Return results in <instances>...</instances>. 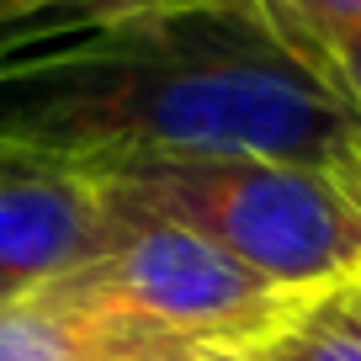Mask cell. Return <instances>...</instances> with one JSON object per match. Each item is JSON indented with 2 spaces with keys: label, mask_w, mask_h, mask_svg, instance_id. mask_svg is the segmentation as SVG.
Returning <instances> with one entry per match:
<instances>
[{
  "label": "cell",
  "mask_w": 361,
  "mask_h": 361,
  "mask_svg": "<svg viewBox=\"0 0 361 361\" xmlns=\"http://www.w3.org/2000/svg\"><path fill=\"white\" fill-rule=\"evenodd\" d=\"M0 149L64 165L128 154H266L361 197V117L245 0H154L0 59Z\"/></svg>",
  "instance_id": "obj_1"
},
{
  "label": "cell",
  "mask_w": 361,
  "mask_h": 361,
  "mask_svg": "<svg viewBox=\"0 0 361 361\" xmlns=\"http://www.w3.org/2000/svg\"><path fill=\"white\" fill-rule=\"evenodd\" d=\"M112 202L170 218L298 298L361 282V197L266 154H128L80 165Z\"/></svg>",
  "instance_id": "obj_2"
},
{
  "label": "cell",
  "mask_w": 361,
  "mask_h": 361,
  "mask_svg": "<svg viewBox=\"0 0 361 361\" xmlns=\"http://www.w3.org/2000/svg\"><path fill=\"white\" fill-rule=\"evenodd\" d=\"M80 271L128 314L202 350L266 345L308 303L239 266L213 239L123 202H112V245Z\"/></svg>",
  "instance_id": "obj_3"
},
{
  "label": "cell",
  "mask_w": 361,
  "mask_h": 361,
  "mask_svg": "<svg viewBox=\"0 0 361 361\" xmlns=\"http://www.w3.org/2000/svg\"><path fill=\"white\" fill-rule=\"evenodd\" d=\"M112 245V202L80 165L0 149V287L27 293Z\"/></svg>",
  "instance_id": "obj_4"
},
{
  "label": "cell",
  "mask_w": 361,
  "mask_h": 361,
  "mask_svg": "<svg viewBox=\"0 0 361 361\" xmlns=\"http://www.w3.org/2000/svg\"><path fill=\"white\" fill-rule=\"evenodd\" d=\"M197 350L96 293L85 271L0 303V361H180Z\"/></svg>",
  "instance_id": "obj_5"
},
{
  "label": "cell",
  "mask_w": 361,
  "mask_h": 361,
  "mask_svg": "<svg viewBox=\"0 0 361 361\" xmlns=\"http://www.w3.org/2000/svg\"><path fill=\"white\" fill-rule=\"evenodd\" d=\"M260 361H361V282L314 293L260 345Z\"/></svg>",
  "instance_id": "obj_6"
},
{
  "label": "cell",
  "mask_w": 361,
  "mask_h": 361,
  "mask_svg": "<svg viewBox=\"0 0 361 361\" xmlns=\"http://www.w3.org/2000/svg\"><path fill=\"white\" fill-rule=\"evenodd\" d=\"M245 6L324 85H329V64H335L340 43L361 27V0H245Z\"/></svg>",
  "instance_id": "obj_7"
},
{
  "label": "cell",
  "mask_w": 361,
  "mask_h": 361,
  "mask_svg": "<svg viewBox=\"0 0 361 361\" xmlns=\"http://www.w3.org/2000/svg\"><path fill=\"white\" fill-rule=\"evenodd\" d=\"M138 6H154V0H0V59L64 43V37L90 32Z\"/></svg>",
  "instance_id": "obj_8"
},
{
  "label": "cell",
  "mask_w": 361,
  "mask_h": 361,
  "mask_svg": "<svg viewBox=\"0 0 361 361\" xmlns=\"http://www.w3.org/2000/svg\"><path fill=\"white\" fill-rule=\"evenodd\" d=\"M329 90H335L340 102L361 117V27L345 37V43H340L335 64H329Z\"/></svg>",
  "instance_id": "obj_9"
},
{
  "label": "cell",
  "mask_w": 361,
  "mask_h": 361,
  "mask_svg": "<svg viewBox=\"0 0 361 361\" xmlns=\"http://www.w3.org/2000/svg\"><path fill=\"white\" fill-rule=\"evenodd\" d=\"M180 361H260V345H234V350H197Z\"/></svg>",
  "instance_id": "obj_10"
},
{
  "label": "cell",
  "mask_w": 361,
  "mask_h": 361,
  "mask_svg": "<svg viewBox=\"0 0 361 361\" xmlns=\"http://www.w3.org/2000/svg\"><path fill=\"white\" fill-rule=\"evenodd\" d=\"M6 298H16V293H6V287H0V303H6Z\"/></svg>",
  "instance_id": "obj_11"
}]
</instances>
